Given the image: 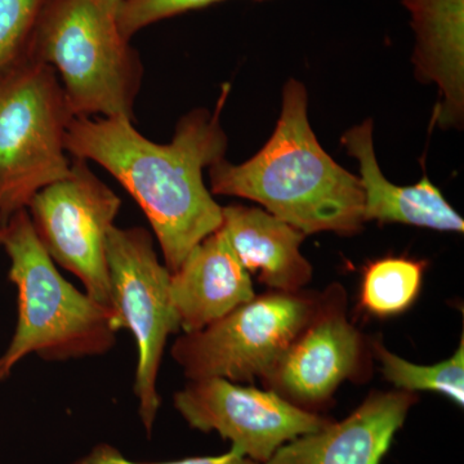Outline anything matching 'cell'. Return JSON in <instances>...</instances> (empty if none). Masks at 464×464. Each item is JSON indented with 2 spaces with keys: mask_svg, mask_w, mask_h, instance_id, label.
<instances>
[{
  "mask_svg": "<svg viewBox=\"0 0 464 464\" xmlns=\"http://www.w3.org/2000/svg\"><path fill=\"white\" fill-rule=\"evenodd\" d=\"M415 35L418 81L436 84L432 123L462 127L464 118V0H402Z\"/></svg>",
  "mask_w": 464,
  "mask_h": 464,
  "instance_id": "cell-13",
  "label": "cell"
},
{
  "mask_svg": "<svg viewBox=\"0 0 464 464\" xmlns=\"http://www.w3.org/2000/svg\"><path fill=\"white\" fill-rule=\"evenodd\" d=\"M372 353L380 362L383 377L406 392L444 395L457 405H464V338L450 359L435 365H418L391 353L381 340L371 341Z\"/></svg>",
  "mask_w": 464,
  "mask_h": 464,
  "instance_id": "cell-17",
  "label": "cell"
},
{
  "mask_svg": "<svg viewBox=\"0 0 464 464\" xmlns=\"http://www.w3.org/2000/svg\"><path fill=\"white\" fill-rule=\"evenodd\" d=\"M0 248L17 290V324L0 356V382L25 357L48 362L103 356L115 347V311L67 282L36 237L27 209L0 222Z\"/></svg>",
  "mask_w": 464,
  "mask_h": 464,
  "instance_id": "cell-3",
  "label": "cell"
},
{
  "mask_svg": "<svg viewBox=\"0 0 464 464\" xmlns=\"http://www.w3.org/2000/svg\"><path fill=\"white\" fill-rule=\"evenodd\" d=\"M72 112L54 70L29 60L0 76V222L69 176Z\"/></svg>",
  "mask_w": 464,
  "mask_h": 464,
  "instance_id": "cell-5",
  "label": "cell"
},
{
  "mask_svg": "<svg viewBox=\"0 0 464 464\" xmlns=\"http://www.w3.org/2000/svg\"><path fill=\"white\" fill-rule=\"evenodd\" d=\"M72 464H259L249 458L244 457L239 451L231 448L227 453L216 457H191L185 459L170 460V462H133L125 458L118 448L112 445H94L85 456L79 458Z\"/></svg>",
  "mask_w": 464,
  "mask_h": 464,
  "instance_id": "cell-20",
  "label": "cell"
},
{
  "mask_svg": "<svg viewBox=\"0 0 464 464\" xmlns=\"http://www.w3.org/2000/svg\"><path fill=\"white\" fill-rule=\"evenodd\" d=\"M224 0H121L118 24L127 39H132L152 24L217 5Z\"/></svg>",
  "mask_w": 464,
  "mask_h": 464,
  "instance_id": "cell-19",
  "label": "cell"
},
{
  "mask_svg": "<svg viewBox=\"0 0 464 464\" xmlns=\"http://www.w3.org/2000/svg\"><path fill=\"white\" fill-rule=\"evenodd\" d=\"M341 142L348 154L359 161L365 222L404 224L462 234V217L429 177L424 176L413 186H398L384 177L375 157L372 121L350 128Z\"/></svg>",
  "mask_w": 464,
  "mask_h": 464,
  "instance_id": "cell-14",
  "label": "cell"
},
{
  "mask_svg": "<svg viewBox=\"0 0 464 464\" xmlns=\"http://www.w3.org/2000/svg\"><path fill=\"white\" fill-rule=\"evenodd\" d=\"M51 0H0V76L29 60L36 29Z\"/></svg>",
  "mask_w": 464,
  "mask_h": 464,
  "instance_id": "cell-18",
  "label": "cell"
},
{
  "mask_svg": "<svg viewBox=\"0 0 464 464\" xmlns=\"http://www.w3.org/2000/svg\"><path fill=\"white\" fill-rule=\"evenodd\" d=\"M258 2H262V0H258Z\"/></svg>",
  "mask_w": 464,
  "mask_h": 464,
  "instance_id": "cell-21",
  "label": "cell"
},
{
  "mask_svg": "<svg viewBox=\"0 0 464 464\" xmlns=\"http://www.w3.org/2000/svg\"><path fill=\"white\" fill-rule=\"evenodd\" d=\"M173 405L191 429L216 431L232 449L264 464L286 442L319 431L332 420L290 404L270 390L224 378L188 381Z\"/></svg>",
  "mask_w": 464,
  "mask_h": 464,
  "instance_id": "cell-10",
  "label": "cell"
},
{
  "mask_svg": "<svg viewBox=\"0 0 464 464\" xmlns=\"http://www.w3.org/2000/svg\"><path fill=\"white\" fill-rule=\"evenodd\" d=\"M121 0H51L30 58L54 70L72 118L134 121L143 67L118 24Z\"/></svg>",
  "mask_w": 464,
  "mask_h": 464,
  "instance_id": "cell-4",
  "label": "cell"
},
{
  "mask_svg": "<svg viewBox=\"0 0 464 464\" xmlns=\"http://www.w3.org/2000/svg\"><path fill=\"white\" fill-rule=\"evenodd\" d=\"M169 295L179 329L194 333L246 304L256 293L250 274L219 227L170 273Z\"/></svg>",
  "mask_w": 464,
  "mask_h": 464,
  "instance_id": "cell-12",
  "label": "cell"
},
{
  "mask_svg": "<svg viewBox=\"0 0 464 464\" xmlns=\"http://www.w3.org/2000/svg\"><path fill=\"white\" fill-rule=\"evenodd\" d=\"M417 402V393L373 391L346 420L286 442L264 464H381Z\"/></svg>",
  "mask_w": 464,
  "mask_h": 464,
  "instance_id": "cell-11",
  "label": "cell"
},
{
  "mask_svg": "<svg viewBox=\"0 0 464 464\" xmlns=\"http://www.w3.org/2000/svg\"><path fill=\"white\" fill-rule=\"evenodd\" d=\"M230 85L215 111L183 115L169 143L146 139L132 119L72 118L66 133L70 157L99 164L130 192L148 218L170 273L192 248L222 225V207L203 172L225 158L227 136L221 124Z\"/></svg>",
  "mask_w": 464,
  "mask_h": 464,
  "instance_id": "cell-1",
  "label": "cell"
},
{
  "mask_svg": "<svg viewBox=\"0 0 464 464\" xmlns=\"http://www.w3.org/2000/svg\"><path fill=\"white\" fill-rule=\"evenodd\" d=\"M423 273L424 264L417 259H375L364 268L360 304L374 316L399 315L420 295Z\"/></svg>",
  "mask_w": 464,
  "mask_h": 464,
  "instance_id": "cell-16",
  "label": "cell"
},
{
  "mask_svg": "<svg viewBox=\"0 0 464 464\" xmlns=\"http://www.w3.org/2000/svg\"></svg>",
  "mask_w": 464,
  "mask_h": 464,
  "instance_id": "cell-22",
  "label": "cell"
},
{
  "mask_svg": "<svg viewBox=\"0 0 464 464\" xmlns=\"http://www.w3.org/2000/svg\"><path fill=\"white\" fill-rule=\"evenodd\" d=\"M319 299L320 292L304 289L255 295L201 331L182 333L170 355L188 381L262 382L310 322Z\"/></svg>",
  "mask_w": 464,
  "mask_h": 464,
  "instance_id": "cell-6",
  "label": "cell"
},
{
  "mask_svg": "<svg viewBox=\"0 0 464 464\" xmlns=\"http://www.w3.org/2000/svg\"><path fill=\"white\" fill-rule=\"evenodd\" d=\"M208 169L212 195L255 201L306 237L324 231L353 237L365 224L359 177L317 141L306 88L295 79L284 87L282 114L264 148L244 163L224 158Z\"/></svg>",
  "mask_w": 464,
  "mask_h": 464,
  "instance_id": "cell-2",
  "label": "cell"
},
{
  "mask_svg": "<svg viewBox=\"0 0 464 464\" xmlns=\"http://www.w3.org/2000/svg\"><path fill=\"white\" fill-rule=\"evenodd\" d=\"M106 256L110 306L121 331L130 332L136 343L133 393L150 436L161 408L158 382L168 338L181 332L170 301V271L158 257L151 232L140 226L115 225L109 234Z\"/></svg>",
  "mask_w": 464,
  "mask_h": 464,
  "instance_id": "cell-7",
  "label": "cell"
},
{
  "mask_svg": "<svg viewBox=\"0 0 464 464\" xmlns=\"http://www.w3.org/2000/svg\"><path fill=\"white\" fill-rule=\"evenodd\" d=\"M222 230L250 275L268 289L298 292L313 279V266L301 253L304 232L258 207H222Z\"/></svg>",
  "mask_w": 464,
  "mask_h": 464,
  "instance_id": "cell-15",
  "label": "cell"
},
{
  "mask_svg": "<svg viewBox=\"0 0 464 464\" xmlns=\"http://www.w3.org/2000/svg\"><path fill=\"white\" fill-rule=\"evenodd\" d=\"M372 356L371 342L348 320L346 289L333 283L320 292L310 322L262 383L290 404L317 413L343 382L371 377Z\"/></svg>",
  "mask_w": 464,
  "mask_h": 464,
  "instance_id": "cell-9",
  "label": "cell"
},
{
  "mask_svg": "<svg viewBox=\"0 0 464 464\" xmlns=\"http://www.w3.org/2000/svg\"><path fill=\"white\" fill-rule=\"evenodd\" d=\"M121 199L90 163L72 158L66 179L39 191L27 206L36 237L60 267L83 284L88 295L110 306L106 244Z\"/></svg>",
  "mask_w": 464,
  "mask_h": 464,
  "instance_id": "cell-8",
  "label": "cell"
}]
</instances>
